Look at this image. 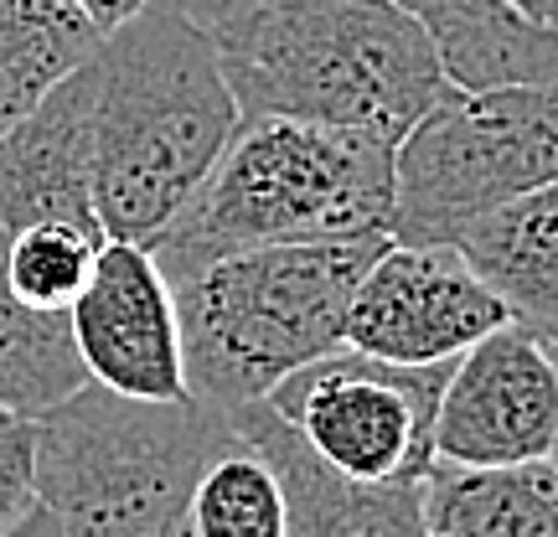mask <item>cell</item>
I'll return each mask as SVG.
<instances>
[{"label": "cell", "instance_id": "obj_5", "mask_svg": "<svg viewBox=\"0 0 558 537\" xmlns=\"http://www.w3.org/2000/svg\"><path fill=\"white\" fill-rule=\"evenodd\" d=\"M228 414L140 403L99 382L32 418V480L62 537H186V501L228 444Z\"/></svg>", "mask_w": 558, "mask_h": 537}, {"label": "cell", "instance_id": "obj_16", "mask_svg": "<svg viewBox=\"0 0 558 537\" xmlns=\"http://www.w3.org/2000/svg\"><path fill=\"white\" fill-rule=\"evenodd\" d=\"M73 0H0V135L99 52Z\"/></svg>", "mask_w": 558, "mask_h": 537}, {"label": "cell", "instance_id": "obj_7", "mask_svg": "<svg viewBox=\"0 0 558 537\" xmlns=\"http://www.w3.org/2000/svg\"><path fill=\"white\" fill-rule=\"evenodd\" d=\"M450 362L393 367L326 352L264 393V408L347 480H418L435 465V408Z\"/></svg>", "mask_w": 558, "mask_h": 537}, {"label": "cell", "instance_id": "obj_24", "mask_svg": "<svg viewBox=\"0 0 558 537\" xmlns=\"http://www.w3.org/2000/svg\"><path fill=\"white\" fill-rule=\"evenodd\" d=\"M518 16H527L533 26H554L558 21V0H507Z\"/></svg>", "mask_w": 558, "mask_h": 537}, {"label": "cell", "instance_id": "obj_2", "mask_svg": "<svg viewBox=\"0 0 558 537\" xmlns=\"http://www.w3.org/2000/svg\"><path fill=\"white\" fill-rule=\"evenodd\" d=\"M239 124L295 120L399 145L450 88L414 21L388 0H275L213 32Z\"/></svg>", "mask_w": 558, "mask_h": 537}, {"label": "cell", "instance_id": "obj_15", "mask_svg": "<svg viewBox=\"0 0 558 537\" xmlns=\"http://www.w3.org/2000/svg\"><path fill=\"white\" fill-rule=\"evenodd\" d=\"M424 537H558L554 460L507 471L429 465L418 476Z\"/></svg>", "mask_w": 558, "mask_h": 537}, {"label": "cell", "instance_id": "obj_8", "mask_svg": "<svg viewBox=\"0 0 558 537\" xmlns=\"http://www.w3.org/2000/svg\"><path fill=\"white\" fill-rule=\"evenodd\" d=\"M558 367L554 346L522 326H497L450 362L435 408V465L507 471L554 460Z\"/></svg>", "mask_w": 558, "mask_h": 537}, {"label": "cell", "instance_id": "obj_18", "mask_svg": "<svg viewBox=\"0 0 558 537\" xmlns=\"http://www.w3.org/2000/svg\"><path fill=\"white\" fill-rule=\"evenodd\" d=\"M186 537H284V491L269 460L239 435H228L192 486Z\"/></svg>", "mask_w": 558, "mask_h": 537}, {"label": "cell", "instance_id": "obj_17", "mask_svg": "<svg viewBox=\"0 0 558 537\" xmlns=\"http://www.w3.org/2000/svg\"><path fill=\"white\" fill-rule=\"evenodd\" d=\"M83 362L68 337V316H37L26 310L0 259V408L21 418H41L52 403L83 388Z\"/></svg>", "mask_w": 558, "mask_h": 537}, {"label": "cell", "instance_id": "obj_22", "mask_svg": "<svg viewBox=\"0 0 558 537\" xmlns=\"http://www.w3.org/2000/svg\"><path fill=\"white\" fill-rule=\"evenodd\" d=\"M73 5H78V16L88 21V26H94L99 37H109L114 26H124V21L135 16L145 0H73Z\"/></svg>", "mask_w": 558, "mask_h": 537}, {"label": "cell", "instance_id": "obj_21", "mask_svg": "<svg viewBox=\"0 0 558 537\" xmlns=\"http://www.w3.org/2000/svg\"><path fill=\"white\" fill-rule=\"evenodd\" d=\"M171 5H177V11L192 21V26H202V32L213 37L218 26L248 16V11H259V5H275V0H171Z\"/></svg>", "mask_w": 558, "mask_h": 537}, {"label": "cell", "instance_id": "obj_13", "mask_svg": "<svg viewBox=\"0 0 558 537\" xmlns=\"http://www.w3.org/2000/svg\"><path fill=\"white\" fill-rule=\"evenodd\" d=\"M435 47L445 83L460 94L486 88H554L558 37L533 26L507 0H388Z\"/></svg>", "mask_w": 558, "mask_h": 537}, {"label": "cell", "instance_id": "obj_3", "mask_svg": "<svg viewBox=\"0 0 558 537\" xmlns=\"http://www.w3.org/2000/svg\"><path fill=\"white\" fill-rule=\"evenodd\" d=\"M383 248L388 239L275 243L171 269L186 399L233 414L305 362L341 352L352 290Z\"/></svg>", "mask_w": 558, "mask_h": 537}, {"label": "cell", "instance_id": "obj_12", "mask_svg": "<svg viewBox=\"0 0 558 537\" xmlns=\"http://www.w3.org/2000/svg\"><path fill=\"white\" fill-rule=\"evenodd\" d=\"M233 435L254 444L279 491H284V537H424L418 480H347L326 471L264 403L228 414Z\"/></svg>", "mask_w": 558, "mask_h": 537}, {"label": "cell", "instance_id": "obj_1", "mask_svg": "<svg viewBox=\"0 0 558 537\" xmlns=\"http://www.w3.org/2000/svg\"><path fill=\"white\" fill-rule=\"evenodd\" d=\"M88 186L109 243L166 233L239 130L218 47L171 0H145L88 58Z\"/></svg>", "mask_w": 558, "mask_h": 537}, {"label": "cell", "instance_id": "obj_23", "mask_svg": "<svg viewBox=\"0 0 558 537\" xmlns=\"http://www.w3.org/2000/svg\"><path fill=\"white\" fill-rule=\"evenodd\" d=\"M0 537H62V527H58V517H52V512L37 501V507H32V512H26L11 533H0Z\"/></svg>", "mask_w": 558, "mask_h": 537}, {"label": "cell", "instance_id": "obj_4", "mask_svg": "<svg viewBox=\"0 0 558 537\" xmlns=\"http://www.w3.org/2000/svg\"><path fill=\"white\" fill-rule=\"evenodd\" d=\"M393 150L295 120H248L171 228L145 243L160 274L275 243L388 239Z\"/></svg>", "mask_w": 558, "mask_h": 537}, {"label": "cell", "instance_id": "obj_19", "mask_svg": "<svg viewBox=\"0 0 558 537\" xmlns=\"http://www.w3.org/2000/svg\"><path fill=\"white\" fill-rule=\"evenodd\" d=\"M99 248H104V239L99 233H83V228H62V222L26 228L11 243H0L5 284H11V295L26 310H37V316H68V305L88 284V269L99 259Z\"/></svg>", "mask_w": 558, "mask_h": 537}, {"label": "cell", "instance_id": "obj_20", "mask_svg": "<svg viewBox=\"0 0 558 537\" xmlns=\"http://www.w3.org/2000/svg\"><path fill=\"white\" fill-rule=\"evenodd\" d=\"M37 507L32 480V418L0 408V533H11Z\"/></svg>", "mask_w": 558, "mask_h": 537}, {"label": "cell", "instance_id": "obj_14", "mask_svg": "<svg viewBox=\"0 0 558 537\" xmlns=\"http://www.w3.org/2000/svg\"><path fill=\"white\" fill-rule=\"evenodd\" d=\"M456 259L471 269L507 320L554 346L558 331V186L492 207L486 218L465 222L456 239Z\"/></svg>", "mask_w": 558, "mask_h": 537}, {"label": "cell", "instance_id": "obj_11", "mask_svg": "<svg viewBox=\"0 0 558 537\" xmlns=\"http://www.w3.org/2000/svg\"><path fill=\"white\" fill-rule=\"evenodd\" d=\"M88 103L94 78L83 62L26 120L0 135V243L41 222L99 233L88 186Z\"/></svg>", "mask_w": 558, "mask_h": 537}, {"label": "cell", "instance_id": "obj_9", "mask_svg": "<svg viewBox=\"0 0 558 537\" xmlns=\"http://www.w3.org/2000/svg\"><path fill=\"white\" fill-rule=\"evenodd\" d=\"M507 326V310L481 290L456 248H399L388 243L352 290L341 346L393 367L456 362Z\"/></svg>", "mask_w": 558, "mask_h": 537}, {"label": "cell", "instance_id": "obj_6", "mask_svg": "<svg viewBox=\"0 0 558 537\" xmlns=\"http://www.w3.org/2000/svg\"><path fill=\"white\" fill-rule=\"evenodd\" d=\"M388 243L450 248L492 207L558 186L554 88H445L393 145Z\"/></svg>", "mask_w": 558, "mask_h": 537}, {"label": "cell", "instance_id": "obj_10", "mask_svg": "<svg viewBox=\"0 0 558 537\" xmlns=\"http://www.w3.org/2000/svg\"><path fill=\"white\" fill-rule=\"evenodd\" d=\"M68 337L83 378L140 403H181V337L171 284L140 243H109L88 269V284L68 305Z\"/></svg>", "mask_w": 558, "mask_h": 537}]
</instances>
